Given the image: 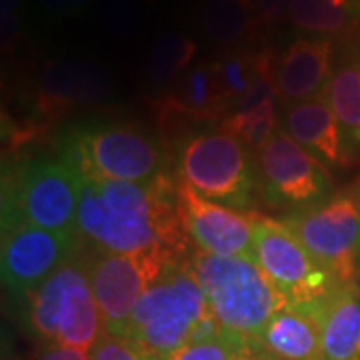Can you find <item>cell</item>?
Segmentation results:
<instances>
[{"label": "cell", "instance_id": "1", "mask_svg": "<svg viewBox=\"0 0 360 360\" xmlns=\"http://www.w3.org/2000/svg\"><path fill=\"white\" fill-rule=\"evenodd\" d=\"M77 234L108 255H160L184 264L188 236L176 210V182L82 180Z\"/></svg>", "mask_w": 360, "mask_h": 360}, {"label": "cell", "instance_id": "2", "mask_svg": "<svg viewBox=\"0 0 360 360\" xmlns=\"http://www.w3.org/2000/svg\"><path fill=\"white\" fill-rule=\"evenodd\" d=\"M191 269L174 264L136 302L120 335L132 338L153 359L165 360L194 340L222 333Z\"/></svg>", "mask_w": 360, "mask_h": 360}, {"label": "cell", "instance_id": "3", "mask_svg": "<svg viewBox=\"0 0 360 360\" xmlns=\"http://www.w3.org/2000/svg\"><path fill=\"white\" fill-rule=\"evenodd\" d=\"M186 266L220 326L232 335L257 342L270 319L288 302L255 258L217 257L196 248Z\"/></svg>", "mask_w": 360, "mask_h": 360}, {"label": "cell", "instance_id": "4", "mask_svg": "<svg viewBox=\"0 0 360 360\" xmlns=\"http://www.w3.org/2000/svg\"><path fill=\"white\" fill-rule=\"evenodd\" d=\"M26 326L44 347L90 352L104 330V321L89 276V262L70 258L26 296Z\"/></svg>", "mask_w": 360, "mask_h": 360}, {"label": "cell", "instance_id": "5", "mask_svg": "<svg viewBox=\"0 0 360 360\" xmlns=\"http://www.w3.org/2000/svg\"><path fill=\"white\" fill-rule=\"evenodd\" d=\"M60 155L82 180L146 182L162 174V146L146 132L120 122H90L66 132Z\"/></svg>", "mask_w": 360, "mask_h": 360}, {"label": "cell", "instance_id": "6", "mask_svg": "<svg viewBox=\"0 0 360 360\" xmlns=\"http://www.w3.org/2000/svg\"><path fill=\"white\" fill-rule=\"evenodd\" d=\"M2 193V222L22 220L44 231L77 234L80 176L65 160H26L4 179Z\"/></svg>", "mask_w": 360, "mask_h": 360}, {"label": "cell", "instance_id": "7", "mask_svg": "<svg viewBox=\"0 0 360 360\" xmlns=\"http://www.w3.org/2000/svg\"><path fill=\"white\" fill-rule=\"evenodd\" d=\"M179 180L208 200L246 210L258 182L257 158L224 130L194 134L182 144L176 160Z\"/></svg>", "mask_w": 360, "mask_h": 360}, {"label": "cell", "instance_id": "8", "mask_svg": "<svg viewBox=\"0 0 360 360\" xmlns=\"http://www.w3.org/2000/svg\"><path fill=\"white\" fill-rule=\"evenodd\" d=\"M283 222L336 283H360V188L333 194Z\"/></svg>", "mask_w": 360, "mask_h": 360}, {"label": "cell", "instance_id": "9", "mask_svg": "<svg viewBox=\"0 0 360 360\" xmlns=\"http://www.w3.org/2000/svg\"><path fill=\"white\" fill-rule=\"evenodd\" d=\"M252 258L288 302H321L340 286L283 220L257 217Z\"/></svg>", "mask_w": 360, "mask_h": 360}, {"label": "cell", "instance_id": "10", "mask_svg": "<svg viewBox=\"0 0 360 360\" xmlns=\"http://www.w3.org/2000/svg\"><path fill=\"white\" fill-rule=\"evenodd\" d=\"M255 158L262 193L274 206L300 212L333 196L328 168L286 130L278 129Z\"/></svg>", "mask_w": 360, "mask_h": 360}, {"label": "cell", "instance_id": "11", "mask_svg": "<svg viewBox=\"0 0 360 360\" xmlns=\"http://www.w3.org/2000/svg\"><path fill=\"white\" fill-rule=\"evenodd\" d=\"M77 234L52 232L22 220L2 222L0 270L11 295L26 298L72 258Z\"/></svg>", "mask_w": 360, "mask_h": 360}, {"label": "cell", "instance_id": "12", "mask_svg": "<svg viewBox=\"0 0 360 360\" xmlns=\"http://www.w3.org/2000/svg\"><path fill=\"white\" fill-rule=\"evenodd\" d=\"M172 262L160 255L98 252L89 262V276L104 328L120 335L142 295L167 272Z\"/></svg>", "mask_w": 360, "mask_h": 360}, {"label": "cell", "instance_id": "13", "mask_svg": "<svg viewBox=\"0 0 360 360\" xmlns=\"http://www.w3.org/2000/svg\"><path fill=\"white\" fill-rule=\"evenodd\" d=\"M176 210L188 240L198 250L217 257L252 258L258 214L208 200L182 180H176Z\"/></svg>", "mask_w": 360, "mask_h": 360}, {"label": "cell", "instance_id": "14", "mask_svg": "<svg viewBox=\"0 0 360 360\" xmlns=\"http://www.w3.org/2000/svg\"><path fill=\"white\" fill-rule=\"evenodd\" d=\"M112 96V80L98 65L86 60H51L37 78L34 101L42 115L56 116L92 108Z\"/></svg>", "mask_w": 360, "mask_h": 360}, {"label": "cell", "instance_id": "15", "mask_svg": "<svg viewBox=\"0 0 360 360\" xmlns=\"http://www.w3.org/2000/svg\"><path fill=\"white\" fill-rule=\"evenodd\" d=\"M336 58L335 40L328 37H298L274 63L278 101L286 106L304 103L328 89Z\"/></svg>", "mask_w": 360, "mask_h": 360}, {"label": "cell", "instance_id": "16", "mask_svg": "<svg viewBox=\"0 0 360 360\" xmlns=\"http://www.w3.org/2000/svg\"><path fill=\"white\" fill-rule=\"evenodd\" d=\"M284 130L326 168L347 167L352 158L326 90L310 101L286 106Z\"/></svg>", "mask_w": 360, "mask_h": 360}, {"label": "cell", "instance_id": "17", "mask_svg": "<svg viewBox=\"0 0 360 360\" xmlns=\"http://www.w3.org/2000/svg\"><path fill=\"white\" fill-rule=\"evenodd\" d=\"M257 345L274 360H324L322 300L286 302L264 326Z\"/></svg>", "mask_w": 360, "mask_h": 360}, {"label": "cell", "instance_id": "18", "mask_svg": "<svg viewBox=\"0 0 360 360\" xmlns=\"http://www.w3.org/2000/svg\"><path fill=\"white\" fill-rule=\"evenodd\" d=\"M155 106L165 122H214L231 116L212 60L191 66Z\"/></svg>", "mask_w": 360, "mask_h": 360}, {"label": "cell", "instance_id": "19", "mask_svg": "<svg viewBox=\"0 0 360 360\" xmlns=\"http://www.w3.org/2000/svg\"><path fill=\"white\" fill-rule=\"evenodd\" d=\"M324 360H360V283L340 284L322 300Z\"/></svg>", "mask_w": 360, "mask_h": 360}, {"label": "cell", "instance_id": "20", "mask_svg": "<svg viewBox=\"0 0 360 360\" xmlns=\"http://www.w3.org/2000/svg\"><path fill=\"white\" fill-rule=\"evenodd\" d=\"M326 92L350 150H360V44L336 51Z\"/></svg>", "mask_w": 360, "mask_h": 360}, {"label": "cell", "instance_id": "21", "mask_svg": "<svg viewBox=\"0 0 360 360\" xmlns=\"http://www.w3.org/2000/svg\"><path fill=\"white\" fill-rule=\"evenodd\" d=\"M212 68L232 115L238 104L257 89L258 82L274 72V60L270 51L234 49L212 60Z\"/></svg>", "mask_w": 360, "mask_h": 360}, {"label": "cell", "instance_id": "22", "mask_svg": "<svg viewBox=\"0 0 360 360\" xmlns=\"http://www.w3.org/2000/svg\"><path fill=\"white\" fill-rule=\"evenodd\" d=\"M255 0H206L202 8V32L210 44L232 49L245 44L257 32Z\"/></svg>", "mask_w": 360, "mask_h": 360}, {"label": "cell", "instance_id": "23", "mask_svg": "<svg viewBox=\"0 0 360 360\" xmlns=\"http://www.w3.org/2000/svg\"><path fill=\"white\" fill-rule=\"evenodd\" d=\"M198 44L191 37L180 32H165L153 42L148 60H146V77L156 89H170L179 80L194 60Z\"/></svg>", "mask_w": 360, "mask_h": 360}, {"label": "cell", "instance_id": "24", "mask_svg": "<svg viewBox=\"0 0 360 360\" xmlns=\"http://www.w3.org/2000/svg\"><path fill=\"white\" fill-rule=\"evenodd\" d=\"M276 103L278 101H269L246 110H236L220 122V130L238 139L252 155H257L281 129Z\"/></svg>", "mask_w": 360, "mask_h": 360}, {"label": "cell", "instance_id": "25", "mask_svg": "<svg viewBox=\"0 0 360 360\" xmlns=\"http://www.w3.org/2000/svg\"><path fill=\"white\" fill-rule=\"evenodd\" d=\"M354 14L335 4L333 0H292L288 20L302 30L322 37L347 34L352 26Z\"/></svg>", "mask_w": 360, "mask_h": 360}, {"label": "cell", "instance_id": "26", "mask_svg": "<svg viewBox=\"0 0 360 360\" xmlns=\"http://www.w3.org/2000/svg\"><path fill=\"white\" fill-rule=\"evenodd\" d=\"M258 350L255 340L222 330L219 335L194 340L165 360H250Z\"/></svg>", "mask_w": 360, "mask_h": 360}, {"label": "cell", "instance_id": "27", "mask_svg": "<svg viewBox=\"0 0 360 360\" xmlns=\"http://www.w3.org/2000/svg\"><path fill=\"white\" fill-rule=\"evenodd\" d=\"M89 360H156L141 345L124 335L104 330L96 345L90 348Z\"/></svg>", "mask_w": 360, "mask_h": 360}, {"label": "cell", "instance_id": "28", "mask_svg": "<svg viewBox=\"0 0 360 360\" xmlns=\"http://www.w3.org/2000/svg\"><path fill=\"white\" fill-rule=\"evenodd\" d=\"M104 18L118 34L130 32L139 20V0H101Z\"/></svg>", "mask_w": 360, "mask_h": 360}, {"label": "cell", "instance_id": "29", "mask_svg": "<svg viewBox=\"0 0 360 360\" xmlns=\"http://www.w3.org/2000/svg\"><path fill=\"white\" fill-rule=\"evenodd\" d=\"M257 2L258 20L264 25H278L288 18L292 0H255Z\"/></svg>", "mask_w": 360, "mask_h": 360}, {"label": "cell", "instance_id": "30", "mask_svg": "<svg viewBox=\"0 0 360 360\" xmlns=\"http://www.w3.org/2000/svg\"><path fill=\"white\" fill-rule=\"evenodd\" d=\"M25 34V26L20 20V14H11V16H2L0 20V37H2V51L11 52L14 46L20 42Z\"/></svg>", "mask_w": 360, "mask_h": 360}, {"label": "cell", "instance_id": "31", "mask_svg": "<svg viewBox=\"0 0 360 360\" xmlns=\"http://www.w3.org/2000/svg\"><path fill=\"white\" fill-rule=\"evenodd\" d=\"M32 360H89V352L78 350V348H66V347H44L39 354Z\"/></svg>", "mask_w": 360, "mask_h": 360}, {"label": "cell", "instance_id": "32", "mask_svg": "<svg viewBox=\"0 0 360 360\" xmlns=\"http://www.w3.org/2000/svg\"><path fill=\"white\" fill-rule=\"evenodd\" d=\"M44 13L51 14L52 18H66L80 11L78 0H39Z\"/></svg>", "mask_w": 360, "mask_h": 360}, {"label": "cell", "instance_id": "33", "mask_svg": "<svg viewBox=\"0 0 360 360\" xmlns=\"http://www.w3.org/2000/svg\"><path fill=\"white\" fill-rule=\"evenodd\" d=\"M20 6H22V0H0V11H2V16L18 14Z\"/></svg>", "mask_w": 360, "mask_h": 360}, {"label": "cell", "instance_id": "34", "mask_svg": "<svg viewBox=\"0 0 360 360\" xmlns=\"http://www.w3.org/2000/svg\"><path fill=\"white\" fill-rule=\"evenodd\" d=\"M333 2L338 4V6H342V8H347V11H350L354 16H359L360 0H333Z\"/></svg>", "mask_w": 360, "mask_h": 360}, {"label": "cell", "instance_id": "35", "mask_svg": "<svg viewBox=\"0 0 360 360\" xmlns=\"http://www.w3.org/2000/svg\"><path fill=\"white\" fill-rule=\"evenodd\" d=\"M250 360H274V359H270L269 354H264L262 350H258L257 354H255V356H252V359H250Z\"/></svg>", "mask_w": 360, "mask_h": 360}]
</instances>
